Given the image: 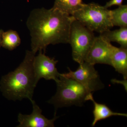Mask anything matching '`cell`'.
Instances as JSON below:
<instances>
[{"label": "cell", "instance_id": "obj_5", "mask_svg": "<svg viewBox=\"0 0 127 127\" xmlns=\"http://www.w3.org/2000/svg\"><path fill=\"white\" fill-rule=\"evenodd\" d=\"M95 36L89 30L76 20L71 25L69 43L72 51L73 59L80 64L85 61Z\"/></svg>", "mask_w": 127, "mask_h": 127}, {"label": "cell", "instance_id": "obj_17", "mask_svg": "<svg viewBox=\"0 0 127 127\" xmlns=\"http://www.w3.org/2000/svg\"><path fill=\"white\" fill-rule=\"evenodd\" d=\"M4 32L2 30H0V48L1 46V40H2V35Z\"/></svg>", "mask_w": 127, "mask_h": 127}, {"label": "cell", "instance_id": "obj_3", "mask_svg": "<svg viewBox=\"0 0 127 127\" xmlns=\"http://www.w3.org/2000/svg\"><path fill=\"white\" fill-rule=\"evenodd\" d=\"M56 82V93L48 102L53 104L56 109L73 105L81 106L87 101L88 95L92 93L76 80L61 73Z\"/></svg>", "mask_w": 127, "mask_h": 127}, {"label": "cell", "instance_id": "obj_4", "mask_svg": "<svg viewBox=\"0 0 127 127\" xmlns=\"http://www.w3.org/2000/svg\"><path fill=\"white\" fill-rule=\"evenodd\" d=\"M72 16L89 30L100 34L113 27L111 10L94 2L84 4Z\"/></svg>", "mask_w": 127, "mask_h": 127}, {"label": "cell", "instance_id": "obj_16", "mask_svg": "<svg viewBox=\"0 0 127 127\" xmlns=\"http://www.w3.org/2000/svg\"><path fill=\"white\" fill-rule=\"evenodd\" d=\"M123 0H110L107 2L104 7L108 9L109 7L113 5H118L119 6L122 5Z\"/></svg>", "mask_w": 127, "mask_h": 127}, {"label": "cell", "instance_id": "obj_13", "mask_svg": "<svg viewBox=\"0 0 127 127\" xmlns=\"http://www.w3.org/2000/svg\"><path fill=\"white\" fill-rule=\"evenodd\" d=\"M110 42H115L121 47L127 48V27H120L118 30H109L100 34Z\"/></svg>", "mask_w": 127, "mask_h": 127}, {"label": "cell", "instance_id": "obj_6", "mask_svg": "<svg viewBox=\"0 0 127 127\" xmlns=\"http://www.w3.org/2000/svg\"><path fill=\"white\" fill-rule=\"evenodd\" d=\"M79 64L76 70L73 71L68 68V72L63 75L76 80L91 93L103 88L104 86L94 65L85 61Z\"/></svg>", "mask_w": 127, "mask_h": 127}, {"label": "cell", "instance_id": "obj_10", "mask_svg": "<svg viewBox=\"0 0 127 127\" xmlns=\"http://www.w3.org/2000/svg\"><path fill=\"white\" fill-rule=\"evenodd\" d=\"M111 66L121 73L124 79L127 78V48L114 46L111 55Z\"/></svg>", "mask_w": 127, "mask_h": 127}, {"label": "cell", "instance_id": "obj_1", "mask_svg": "<svg viewBox=\"0 0 127 127\" xmlns=\"http://www.w3.org/2000/svg\"><path fill=\"white\" fill-rule=\"evenodd\" d=\"M75 18L53 8L35 9L26 22L31 36V51L45 52L49 45L68 43L71 25Z\"/></svg>", "mask_w": 127, "mask_h": 127}, {"label": "cell", "instance_id": "obj_9", "mask_svg": "<svg viewBox=\"0 0 127 127\" xmlns=\"http://www.w3.org/2000/svg\"><path fill=\"white\" fill-rule=\"evenodd\" d=\"M32 105V112L30 115L19 114L18 127H53L54 123L58 117L55 116L53 119H48L42 114L41 109L33 100L31 101Z\"/></svg>", "mask_w": 127, "mask_h": 127}, {"label": "cell", "instance_id": "obj_14", "mask_svg": "<svg viewBox=\"0 0 127 127\" xmlns=\"http://www.w3.org/2000/svg\"><path fill=\"white\" fill-rule=\"evenodd\" d=\"M21 43V39L17 32L10 30L3 32L2 35L1 46L9 50L15 49Z\"/></svg>", "mask_w": 127, "mask_h": 127}, {"label": "cell", "instance_id": "obj_15", "mask_svg": "<svg viewBox=\"0 0 127 127\" xmlns=\"http://www.w3.org/2000/svg\"><path fill=\"white\" fill-rule=\"evenodd\" d=\"M111 22L113 26L127 27V5H122L111 10Z\"/></svg>", "mask_w": 127, "mask_h": 127}, {"label": "cell", "instance_id": "obj_2", "mask_svg": "<svg viewBox=\"0 0 127 127\" xmlns=\"http://www.w3.org/2000/svg\"><path fill=\"white\" fill-rule=\"evenodd\" d=\"M35 53L27 50L23 61L14 71L3 76L0 89L4 96L10 100L21 101L24 98L32 100L36 87L33 61Z\"/></svg>", "mask_w": 127, "mask_h": 127}, {"label": "cell", "instance_id": "obj_8", "mask_svg": "<svg viewBox=\"0 0 127 127\" xmlns=\"http://www.w3.org/2000/svg\"><path fill=\"white\" fill-rule=\"evenodd\" d=\"M113 47L111 42L100 34L98 36L95 37L85 61L94 65L101 64L111 65Z\"/></svg>", "mask_w": 127, "mask_h": 127}, {"label": "cell", "instance_id": "obj_11", "mask_svg": "<svg viewBox=\"0 0 127 127\" xmlns=\"http://www.w3.org/2000/svg\"><path fill=\"white\" fill-rule=\"evenodd\" d=\"M86 100L92 101L94 105L93 111L94 119L92 125V127L95 126L98 121L108 118L112 116L127 117V114L114 112L106 104L96 102L94 99L92 93L89 94L88 95Z\"/></svg>", "mask_w": 127, "mask_h": 127}, {"label": "cell", "instance_id": "obj_12", "mask_svg": "<svg viewBox=\"0 0 127 127\" xmlns=\"http://www.w3.org/2000/svg\"><path fill=\"white\" fill-rule=\"evenodd\" d=\"M84 4L82 0H55L52 8L64 14L73 16Z\"/></svg>", "mask_w": 127, "mask_h": 127}, {"label": "cell", "instance_id": "obj_7", "mask_svg": "<svg viewBox=\"0 0 127 127\" xmlns=\"http://www.w3.org/2000/svg\"><path fill=\"white\" fill-rule=\"evenodd\" d=\"M39 52L38 55L34 57L33 63L36 82L37 84L42 78L56 81L60 74L56 67L58 61L46 56L42 51Z\"/></svg>", "mask_w": 127, "mask_h": 127}]
</instances>
